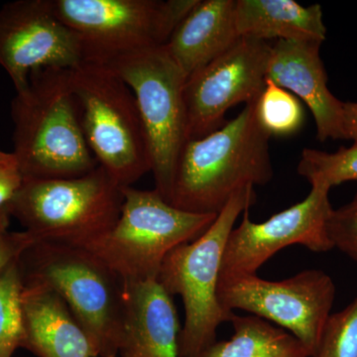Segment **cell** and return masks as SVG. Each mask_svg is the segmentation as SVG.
Listing matches in <instances>:
<instances>
[{
  "instance_id": "1",
  "label": "cell",
  "mask_w": 357,
  "mask_h": 357,
  "mask_svg": "<svg viewBox=\"0 0 357 357\" xmlns=\"http://www.w3.org/2000/svg\"><path fill=\"white\" fill-rule=\"evenodd\" d=\"M270 136L260 126L256 102L222 128L185 142L169 203L180 210L218 215L234 194L273 178Z\"/></svg>"
},
{
  "instance_id": "2",
  "label": "cell",
  "mask_w": 357,
  "mask_h": 357,
  "mask_svg": "<svg viewBox=\"0 0 357 357\" xmlns=\"http://www.w3.org/2000/svg\"><path fill=\"white\" fill-rule=\"evenodd\" d=\"M11 116L13 153L24 178L79 177L98 166L79 123L70 70L33 72L16 91Z\"/></svg>"
},
{
  "instance_id": "3",
  "label": "cell",
  "mask_w": 357,
  "mask_h": 357,
  "mask_svg": "<svg viewBox=\"0 0 357 357\" xmlns=\"http://www.w3.org/2000/svg\"><path fill=\"white\" fill-rule=\"evenodd\" d=\"M23 286H45L65 301L88 335L96 357L119 354L122 283L83 246L37 241L18 259Z\"/></svg>"
},
{
  "instance_id": "4",
  "label": "cell",
  "mask_w": 357,
  "mask_h": 357,
  "mask_svg": "<svg viewBox=\"0 0 357 357\" xmlns=\"http://www.w3.org/2000/svg\"><path fill=\"white\" fill-rule=\"evenodd\" d=\"M255 188L234 194L206 232L174 248L162 263L157 281L171 297L180 296L184 304L180 357H201L215 344L218 326L236 314L222 306L218 285L227 239L239 215L255 204Z\"/></svg>"
},
{
  "instance_id": "5",
  "label": "cell",
  "mask_w": 357,
  "mask_h": 357,
  "mask_svg": "<svg viewBox=\"0 0 357 357\" xmlns=\"http://www.w3.org/2000/svg\"><path fill=\"white\" fill-rule=\"evenodd\" d=\"M86 143L98 166L121 187L151 172L146 133L128 84L109 65L84 61L70 70Z\"/></svg>"
},
{
  "instance_id": "6",
  "label": "cell",
  "mask_w": 357,
  "mask_h": 357,
  "mask_svg": "<svg viewBox=\"0 0 357 357\" xmlns=\"http://www.w3.org/2000/svg\"><path fill=\"white\" fill-rule=\"evenodd\" d=\"M122 192L123 203L114 227L83 246L105 262L122 283L157 279L168 253L198 238L218 217L180 210L155 189L124 187Z\"/></svg>"
},
{
  "instance_id": "7",
  "label": "cell",
  "mask_w": 357,
  "mask_h": 357,
  "mask_svg": "<svg viewBox=\"0 0 357 357\" xmlns=\"http://www.w3.org/2000/svg\"><path fill=\"white\" fill-rule=\"evenodd\" d=\"M122 203V187L98 166L79 177L25 178L10 213L38 241L84 246L114 227Z\"/></svg>"
},
{
  "instance_id": "8",
  "label": "cell",
  "mask_w": 357,
  "mask_h": 357,
  "mask_svg": "<svg viewBox=\"0 0 357 357\" xmlns=\"http://www.w3.org/2000/svg\"><path fill=\"white\" fill-rule=\"evenodd\" d=\"M105 64L133 91L146 133L155 190L169 202L178 157L188 141L187 77L164 46L126 54Z\"/></svg>"
},
{
  "instance_id": "9",
  "label": "cell",
  "mask_w": 357,
  "mask_h": 357,
  "mask_svg": "<svg viewBox=\"0 0 357 357\" xmlns=\"http://www.w3.org/2000/svg\"><path fill=\"white\" fill-rule=\"evenodd\" d=\"M199 0H52L54 13L76 33L84 61L112 59L164 46Z\"/></svg>"
},
{
  "instance_id": "10",
  "label": "cell",
  "mask_w": 357,
  "mask_h": 357,
  "mask_svg": "<svg viewBox=\"0 0 357 357\" xmlns=\"http://www.w3.org/2000/svg\"><path fill=\"white\" fill-rule=\"evenodd\" d=\"M218 298L227 311L248 312L292 333L314 357L332 316L335 286L328 274L317 269L281 281L243 275L222 279Z\"/></svg>"
},
{
  "instance_id": "11",
  "label": "cell",
  "mask_w": 357,
  "mask_h": 357,
  "mask_svg": "<svg viewBox=\"0 0 357 357\" xmlns=\"http://www.w3.org/2000/svg\"><path fill=\"white\" fill-rule=\"evenodd\" d=\"M271 47L263 40L241 37L188 77L184 89L188 140L222 128L225 114L234 105L257 102L266 84Z\"/></svg>"
},
{
  "instance_id": "12",
  "label": "cell",
  "mask_w": 357,
  "mask_h": 357,
  "mask_svg": "<svg viewBox=\"0 0 357 357\" xmlns=\"http://www.w3.org/2000/svg\"><path fill=\"white\" fill-rule=\"evenodd\" d=\"M330 190L312 185L300 203L255 222L244 211L238 227L230 232L222 258V279L256 274L260 267L282 249L303 245L312 252H328L333 248L328 232L333 213Z\"/></svg>"
},
{
  "instance_id": "13",
  "label": "cell",
  "mask_w": 357,
  "mask_h": 357,
  "mask_svg": "<svg viewBox=\"0 0 357 357\" xmlns=\"http://www.w3.org/2000/svg\"><path fill=\"white\" fill-rule=\"evenodd\" d=\"M84 61L76 33L54 13L52 0H17L0 8V67L16 91L37 70H72Z\"/></svg>"
},
{
  "instance_id": "14",
  "label": "cell",
  "mask_w": 357,
  "mask_h": 357,
  "mask_svg": "<svg viewBox=\"0 0 357 357\" xmlns=\"http://www.w3.org/2000/svg\"><path fill=\"white\" fill-rule=\"evenodd\" d=\"M323 43L277 40L272 45L267 77L306 103L316 122L321 142L344 139V102L331 93L321 61Z\"/></svg>"
},
{
  "instance_id": "15",
  "label": "cell",
  "mask_w": 357,
  "mask_h": 357,
  "mask_svg": "<svg viewBox=\"0 0 357 357\" xmlns=\"http://www.w3.org/2000/svg\"><path fill=\"white\" fill-rule=\"evenodd\" d=\"M122 301L119 356L180 357L177 310L157 279L122 283Z\"/></svg>"
},
{
  "instance_id": "16",
  "label": "cell",
  "mask_w": 357,
  "mask_h": 357,
  "mask_svg": "<svg viewBox=\"0 0 357 357\" xmlns=\"http://www.w3.org/2000/svg\"><path fill=\"white\" fill-rule=\"evenodd\" d=\"M21 349L37 357H96L88 335L63 298L45 286H23Z\"/></svg>"
},
{
  "instance_id": "17",
  "label": "cell",
  "mask_w": 357,
  "mask_h": 357,
  "mask_svg": "<svg viewBox=\"0 0 357 357\" xmlns=\"http://www.w3.org/2000/svg\"><path fill=\"white\" fill-rule=\"evenodd\" d=\"M236 6V0H199L164 45L187 79L241 38Z\"/></svg>"
},
{
  "instance_id": "18",
  "label": "cell",
  "mask_w": 357,
  "mask_h": 357,
  "mask_svg": "<svg viewBox=\"0 0 357 357\" xmlns=\"http://www.w3.org/2000/svg\"><path fill=\"white\" fill-rule=\"evenodd\" d=\"M236 23L241 37L312 41L326 38L319 4L304 6L294 0H236Z\"/></svg>"
},
{
  "instance_id": "19",
  "label": "cell",
  "mask_w": 357,
  "mask_h": 357,
  "mask_svg": "<svg viewBox=\"0 0 357 357\" xmlns=\"http://www.w3.org/2000/svg\"><path fill=\"white\" fill-rule=\"evenodd\" d=\"M230 323L234 330L232 337L215 342L201 357H311L292 333L266 319L234 314Z\"/></svg>"
},
{
  "instance_id": "20",
  "label": "cell",
  "mask_w": 357,
  "mask_h": 357,
  "mask_svg": "<svg viewBox=\"0 0 357 357\" xmlns=\"http://www.w3.org/2000/svg\"><path fill=\"white\" fill-rule=\"evenodd\" d=\"M256 115L270 137L293 135L305 122V112L300 100L268 77L261 96L256 102Z\"/></svg>"
},
{
  "instance_id": "21",
  "label": "cell",
  "mask_w": 357,
  "mask_h": 357,
  "mask_svg": "<svg viewBox=\"0 0 357 357\" xmlns=\"http://www.w3.org/2000/svg\"><path fill=\"white\" fill-rule=\"evenodd\" d=\"M22 293L17 260L0 273V357H13L22 347Z\"/></svg>"
},
{
  "instance_id": "22",
  "label": "cell",
  "mask_w": 357,
  "mask_h": 357,
  "mask_svg": "<svg viewBox=\"0 0 357 357\" xmlns=\"http://www.w3.org/2000/svg\"><path fill=\"white\" fill-rule=\"evenodd\" d=\"M298 173L311 185H323L328 189L357 181V141L333 153L306 148L303 150Z\"/></svg>"
},
{
  "instance_id": "23",
  "label": "cell",
  "mask_w": 357,
  "mask_h": 357,
  "mask_svg": "<svg viewBox=\"0 0 357 357\" xmlns=\"http://www.w3.org/2000/svg\"><path fill=\"white\" fill-rule=\"evenodd\" d=\"M314 357H357V297L330 317Z\"/></svg>"
},
{
  "instance_id": "24",
  "label": "cell",
  "mask_w": 357,
  "mask_h": 357,
  "mask_svg": "<svg viewBox=\"0 0 357 357\" xmlns=\"http://www.w3.org/2000/svg\"><path fill=\"white\" fill-rule=\"evenodd\" d=\"M328 232L333 248L357 261V194L351 203L333 211Z\"/></svg>"
},
{
  "instance_id": "25",
  "label": "cell",
  "mask_w": 357,
  "mask_h": 357,
  "mask_svg": "<svg viewBox=\"0 0 357 357\" xmlns=\"http://www.w3.org/2000/svg\"><path fill=\"white\" fill-rule=\"evenodd\" d=\"M10 218L9 211L0 213V273L11 263L17 261L26 249L38 241L26 230L10 231Z\"/></svg>"
},
{
  "instance_id": "26",
  "label": "cell",
  "mask_w": 357,
  "mask_h": 357,
  "mask_svg": "<svg viewBox=\"0 0 357 357\" xmlns=\"http://www.w3.org/2000/svg\"><path fill=\"white\" fill-rule=\"evenodd\" d=\"M24 180L15 154L0 150V213H10Z\"/></svg>"
},
{
  "instance_id": "27",
  "label": "cell",
  "mask_w": 357,
  "mask_h": 357,
  "mask_svg": "<svg viewBox=\"0 0 357 357\" xmlns=\"http://www.w3.org/2000/svg\"><path fill=\"white\" fill-rule=\"evenodd\" d=\"M342 134L344 140L357 141V102H344Z\"/></svg>"
}]
</instances>
